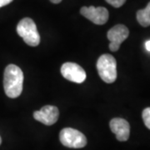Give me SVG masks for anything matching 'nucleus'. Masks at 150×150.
<instances>
[{
  "label": "nucleus",
  "mask_w": 150,
  "mask_h": 150,
  "mask_svg": "<svg viewBox=\"0 0 150 150\" xmlns=\"http://www.w3.org/2000/svg\"><path fill=\"white\" fill-rule=\"evenodd\" d=\"M145 48H146V49H147L148 51H149L150 52V40H148V41L145 43Z\"/></svg>",
  "instance_id": "14"
},
{
  "label": "nucleus",
  "mask_w": 150,
  "mask_h": 150,
  "mask_svg": "<svg viewBox=\"0 0 150 150\" xmlns=\"http://www.w3.org/2000/svg\"><path fill=\"white\" fill-rule=\"evenodd\" d=\"M110 129L120 142L129 139L130 135V125L129 122L121 118H114L109 123Z\"/></svg>",
  "instance_id": "9"
},
{
  "label": "nucleus",
  "mask_w": 150,
  "mask_h": 150,
  "mask_svg": "<svg viewBox=\"0 0 150 150\" xmlns=\"http://www.w3.org/2000/svg\"><path fill=\"white\" fill-rule=\"evenodd\" d=\"M105 1L114 8H120L126 2V0H105Z\"/></svg>",
  "instance_id": "12"
},
{
  "label": "nucleus",
  "mask_w": 150,
  "mask_h": 150,
  "mask_svg": "<svg viewBox=\"0 0 150 150\" xmlns=\"http://www.w3.org/2000/svg\"><path fill=\"white\" fill-rule=\"evenodd\" d=\"M13 1V0H0V8L9 4L12 3Z\"/></svg>",
  "instance_id": "13"
},
{
  "label": "nucleus",
  "mask_w": 150,
  "mask_h": 150,
  "mask_svg": "<svg viewBox=\"0 0 150 150\" xmlns=\"http://www.w3.org/2000/svg\"><path fill=\"white\" fill-rule=\"evenodd\" d=\"M80 13L97 25L106 23L109 17L108 11L103 7H83L80 9Z\"/></svg>",
  "instance_id": "6"
},
{
  "label": "nucleus",
  "mask_w": 150,
  "mask_h": 150,
  "mask_svg": "<svg viewBox=\"0 0 150 150\" xmlns=\"http://www.w3.org/2000/svg\"><path fill=\"white\" fill-rule=\"evenodd\" d=\"M2 144V139H1V137H0V144Z\"/></svg>",
  "instance_id": "16"
},
{
  "label": "nucleus",
  "mask_w": 150,
  "mask_h": 150,
  "mask_svg": "<svg viewBox=\"0 0 150 150\" xmlns=\"http://www.w3.org/2000/svg\"><path fill=\"white\" fill-rule=\"evenodd\" d=\"M50 2L53 3V4H59V3L62 2V0H50Z\"/></svg>",
  "instance_id": "15"
},
{
  "label": "nucleus",
  "mask_w": 150,
  "mask_h": 150,
  "mask_svg": "<svg viewBox=\"0 0 150 150\" xmlns=\"http://www.w3.org/2000/svg\"><path fill=\"white\" fill-rule=\"evenodd\" d=\"M97 69L101 79L107 83H112L117 79V62L111 54H103L98 58Z\"/></svg>",
  "instance_id": "2"
},
{
  "label": "nucleus",
  "mask_w": 150,
  "mask_h": 150,
  "mask_svg": "<svg viewBox=\"0 0 150 150\" xmlns=\"http://www.w3.org/2000/svg\"><path fill=\"white\" fill-rule=\"evenodd\" d=\"M17 33L28 45L36 47L40 43V35L32 18H24L18 23Z\"/></svg>",
  "instance_id": "3"
},
{
  "label": "nucleus",
  "mask_w": 150,
  "mask_h": 150,
  "mask_svg": "<svg viewBox=\"0 0 150 150\" xmlns=\"http://www.w3.org/2000/svg\"><path fill=\"white\" fill-rule=\"evenodd\" d=\"M137 20L141 26L149 27L150 26V2L144 9H140L137 12Z\"/></svg>",
  "instance_id": "10"
},
{
  "label": "nucleus",
  "mask_w": 150,
  "mask_h": 150,
  "mask_svg": "<svg viewBox=\"0 0 150 150\" xmlns=\"http://www.w3.org/2000/svg\"><path fill=\"white\" fill-rule=\"evenodd\" d=\"M142 118L144 120L145 126L150 129V107L146 108L142 112Z\"/></svg>",
  "instance_id": "11"
},
{
  "label": "nucleus",
  "mask_w": 150,
  "mask_h": 150,
  "mask_svg": "<svg viewBox=\"0 0 150 150\" xmlns=\"http://www.w3.org/2000/svg\"><path fill=\"white\" fill-rule=\"evenodd\" d=\"M129 35V30L123 24H117L109 29L107 33L108 39L110 41L109 49L112 52L118 51L121 43L124 42Z\"/></svg>",
  "instance_id": "5"
},
{
  "label": "nucleus",
  "mask_w": 150,
  "mask_h": 150,
  "mask_svg": "<svg viewBox=\"0 0 150 150\" xmlns=\"http://www.w3.org/2000/svg\"><path fill=\"white\" fill-rule=\"evenodd\" d=\"M61 74L67 80L76 83H82L86 79L84 69L75 63H65L61 67Z\"/></svg>",
  "instance_id": "7"
},
{
  "label": "nucleus",
  "mask_w": 150,
  "mask_h": 150,
  "mask_svg": "<svg viewBox=\"0 0 150 150\" xmlns=\"http://www.w3.org/2000/svg\"><path fill=\"white\" fill-rule=\"evenodd\" d=\"M23 83V73L15 64H9L6 67L4 74V88L7 96L10 98H16L21 94Z\"/></svg>",
  "instance_id": "1"
},
{
  "label": "nucleus",
  "mask_w": 150,
  "mask_h": 150,
  "mask_svg": "<svg viewBox=\"0 0 150 150\" xmlns=\"http://www.w3.org/2000/svg\"><path fill=\"white\" fill-rule=\"evenodd\" d=\"M59 117V108L53 105L43 106L40 110L33 112V118H35V120L47 126H51L54 124L58 121Z\"/></svg>",
  "instance_id": "8"
},
{
  "label": "nucleus",
  "mask_w": 150,
  "mask_h": 150,
  "mask_svg": "<svg viewBox=\"0 0 150 150\" xmlns=\"http://www.w3.org/2000/svg\"><path fill=\"white\" fill-rule=\"evenodd\" d=\"M59 139L64 146L71 149H82L87 144L85 135L80 131L72 128L62 129L59 134Z\"/></svg>",
  "instance_id": "4"
}]
</instances>
